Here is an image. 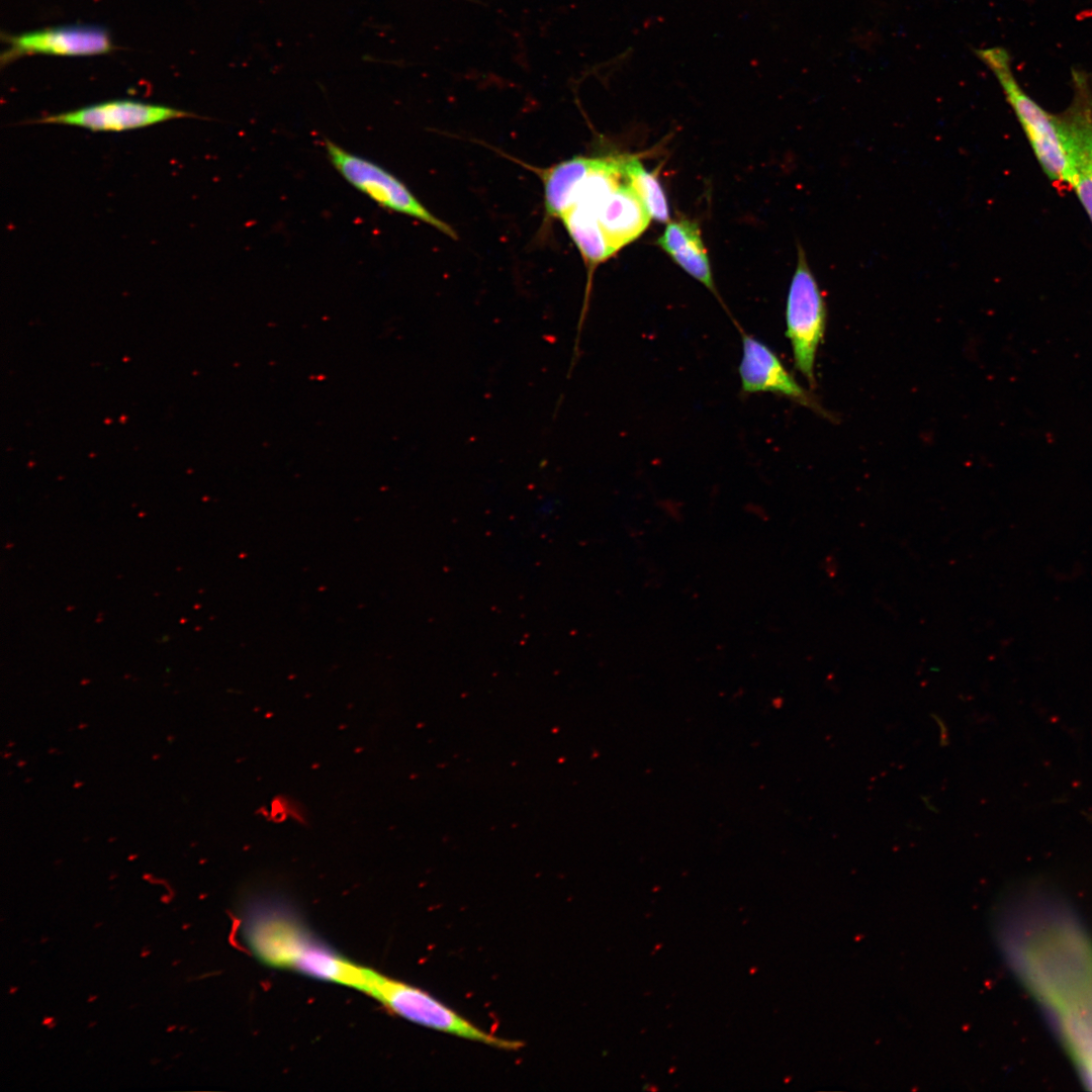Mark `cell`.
<instances>
[{
  "label": "cell",
  "mask_w": 1092,
  "mask_h": 1092,
  "mask_svg": "<svg viewBox=\"0 0 1092 1092\" xmlns=\"http://www.w3.org/2000/svg\"><path fill=\"white\" fill-rule=\"evenodd\" d=\"M826 323V301L799 245L797 266L787 296L786 337L792 346L795 367L813 387L816 384V354L824 338Z\"/></svg>",
  "instance_id": "3957f363"
},
{
  "label": "cell",
  "mask_w": 1092,
  "mask_h": 1092,
  "mask_svg": "<svg viewBox=\"0 0 1092 1092\" xmlns=\"http://www.w3.org/2000/svg\"><path fill=\"white\" fill-rule=\"evenodd\" d=\"M740 332L742 357L738 371L744 393H776L826 416L814 395L798 383L768 346L741 329Z\"/></svg>",
  "instance_id": "52a82bcc"
},
{
  "label": "cell",
  "mask_w": 1092,
  "mask_h": 1092,
  "mask_svg": "<svg viewBox=\"0 0 1092 1092\" xmlns=\"http://www.w3.org/2000/svg\"><path fill=\"white\" fill-rule=\"evenodd\" d=\"M327 157L337 172L354 188L388 210L405 214L456 239L454 230L435 216L393 174L371 160L325 141Z\"/></svg>",
  "instance_id": "277c9868"
},
{
  "label": "cell",
  "mask_w": 1092,
  "mask_h": 1092,
  "mask_svg": "<svg viewBox=\"0 0 1092 1092\" xmlns=\"http://www.w3.org/2000/svg\"><path fill=\"white\" fill-rule=\"evenodd\" d=\"M365 993L396 1015L434 1030L507 1051L524 1045L481 1029L424 990L373 970Z\"/></svg>",
  "instance_id": "7a4b0ae2"
},
{
  "label": "cell",
  "mask_w": 1092,
  "mask_h": 1092,
  "mask_svg": "<svg viewBox=\"0 0 1092 1092\" xmlns=\"http://www.w3.org/2000/svg\"><path fill=\"white\" fill-rule=\"evenodd\" d=\"M594 161L595 158L575 156L541 172L544 204L549 216L561 218L567 211Z\"/></svg>",
  "instance_id": "7c38bea8"
},
{
  "label": "cell",
  "mask_w": 1092,
  "mask_h": 1092,
  "mask_svg": "<svg viewBox=\"0 0 1092 1092\" xmlns=\"http://www.w3.org/2000/svg\"><path fill=\"white\" fill-rule=\"evenodd\" d=\"M183 117H193V114L163 105L114 100L51 114L36 122L73 125L93 131H124Z\"/></svg>",
  "instance_id": "8992f818"
},
{
  "label": "cell",
  "mask_w": 1092,
  "mask_h": 1092,
  "mask_svg": "<svg viewBox=\"0 0 1092 1092\" xmlns=\"http://www.w3.org/2000/svg\"><path fill=\"white\" fill-rule=\"evenodd\" d=\"M5 41L8 47L1 56L2 65L24 55L77 57L101 55L112 50L107 31L91 25L62 26L7 35Z\"/></svg>",
  "instance_id": "ba28073f"
},
{
  "label": "cell",
  "mask_w": 1092,
  "mask_h": 1092,
  "mask_svg": "<svg viewBox=\"0 0 1092 1092\" xmlns=\"http://www.w3.org/2000/svg\"><path fill=\"white\" fill-rule=\"evenodd\" d=\"M594 214L613 254L636 240L651 218L627 180L601 202Z\"/></svg>",
  "instance_id": "30bf717a"
},
{
  "label": "cell",
  "mask_w": 1092,
  "mask_h": 1092,
  "mask_svg": "<svg viewBox=\"0 0 1092 1092\" xmlns=\"http://www.w3.org/2000/svg\"><path fill=\"white\" fill-rule=\"evenodd\" d=\"M623 169L627 181L639 196L652 218L666 222L669 219L665 193L657 177L644 169L640 161L624 156Z\"/></svg>",
  "instance_id": "4fadbf2b"
},
{
  "label": "cell",
  "mask_w": 1092,
  "mask_h": 1092,
  "mask_svg": "<svg viewBox=\"0 0 1092 1092\" xmlns=\"http://www.w3.org/2000/svg\"><path fill=\"white\" fill-rule=\"evenodd\" d=\"M1073 99L1059 114L1069 163V186L1092 222V83L1083 71L1072 73Z\"/></svg>",
  "instance_id": "5b68a950"
},
{
  "label": "cell",
  "mask_w": 1092,
  "mask_h": 1092,
  "mask_svg": "<svg viewBox=\"0 0 1092 1092\" xmlns=\"http://www.w3.org/2000/svg\"><path fill=\"white\" fill-rule=\"evenodd\" d=\"M657 244L689 275L718 297L701 232L695 221L680 219L669 222Z\"/></svg>",
  "instance_id": "8fae6325"
},
{
  "label": "cell",
  "mask_w": 1092,
  "mask_h": 1092,
  "mask_svg": "<svg viewBox=\"0 0 1092 1092\" xmlns=\"http://www.w3.org/2000/svg\"><path fill=\"white\" fill-rule=\"evenodd\" d=\"M975 53L996 77L1043 172L1053 183L1069 186V163L1059 114L1048 112L1021 88L1007 50L993 47Z\"/></svg>",
  "instance_id": "6da1fadb"
},
{
  "label": "cell",
  "mask_w": 1092,
  "mask_h": 1092,
  "mask_svg": "<svg viewBox=\"0 0 1092 1092\" xmlns=\"http://www.w3.org/2000/svg\"><path fill=\"white\" fill-rule=\"evenodd\" d=\"M245 932L250 947L262 962L288 969L314 939L298 922L276 913L250 920Z\"/></svg>",
  "instance_id": "9c48e42d"
}]
</instances>
